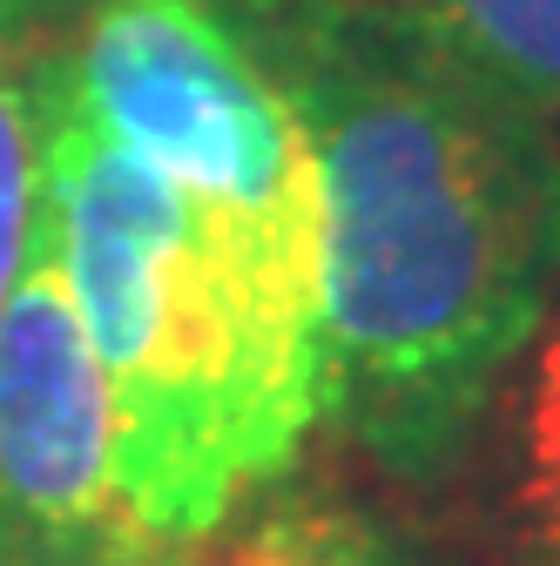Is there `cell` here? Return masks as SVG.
Returning <instances> with one entry per match:
<instances>
[{"label": "cell", "instance_id": "6da1fadb", "mask_svg": "<svg viewBox=\"0 0 560 566\" xmlns=\"http://www.w3.org/2000/svg\"><path fill=\"white\" fill-rule=\"evenodd\" d=\"M324 202V418L385 465H433L533 344L560 276V142L398 21L277 0Z\"/></svg>", "mask_w": 560, "mask_h": 566}, {"label": "cell", "instance_id": "7a4b0ae2", "mask_svg": "<svg viewBox=\"0 0 560 566\" xmlns=\"http://www.w3.org/2000/svg\"><path fill=\"white\" fill-rule=\"evenodd\" d=\"M34 102L41 237L108 391L115 492L156 546L203 539L324 418V237L203 202Z\"/></svg>", "mask_w": 560, "mask_h": 566}, {"label": "cell", "instance_id": "3957f363", "mask_svg": "<svg viewBox=\"0 0 560 566\" xmlns=\"http://www.w3.org/2000/svg\"><path fill=\"white\" fill-rule=\"evenodd\" d=\"M41 88L176 189L324 237L304 115L224 0H82Z\"/></svg>", "mask_w": 560, "mask_h": 566}, {"label": "cell", "instance_id": "277c9868", "mask_svg": "<svg viewBox=\"0 0 560 566\" xmlns=\"http://www.w3.org/2000/svg\"><path fill=\"white\" fill-rule=\"evenodd\" d=\"M108 459V391L61 263L34 250L0 304V566H149Z\"/></svg>", "mask_w": 560, "mask_h": 566}, {"label": "cell", "instance_id": "5b68a950", "mask_svg": "<svg viewBox=\"0 0 560 566\" xmlns=\"http://www.w3.org/2000/svg\"><path fill=\"white\" fill-rule=\"evenodd\" d=\"M466 82L560 128V0H385Z\"/></svg>", "mask_w": 560, "mask_h": 566}, {"label": "cell", "instance_id": "8992f818", "mask_svg": "<svg viewBox=\"0 0 560 566\" xmlns=\"http://www.w3.org/2000/svg\"><path fill=\"white\" fill-rule=\"evenodd\" d=\"M149 566H392L378 533L324 500H277L257 513H230L203 539L163 546Z\"/></svg>", "mask_w": 560, "mask_h": 566}, {"label": "cell", "instance_id": "52a82bcc", "mask_svg": "<svg viewBox=\"0 0 560 566\" xmlns=\"http://www.w3.org/2000/svg\"><path fill=\"white\" fill-rule=\"evenodd\" d=\"M41 230V102L0 48V304Z\"/></svg>", "mask_w": 560, "mask_h": 566}, {"label": "cell", "instance_id": "ba28073f", "mask_svg": "<svg viewBox=\"0 0 560 566\" xmlns=\"http://www.w3.org/2000/svg\"><path fill=\"white\" fill-rule=\"evenodd\" d=\"M520 492L540 539L560 553V276L533 331V385H527V424H520Z\"/></svg>", "mask_w": 560, "mask_h": 566}, {"label": "cell", "instance_id": "9c48e42d", "mask_svg": "<svg viewBox=\"0 0 560 566\" xmlns=\"http://www.w3.org/2000/svg\"><path fill=\"white\" fill-rule=\"evenodd\" d=\"M48 8V0H0V34H14V28H28L34 14Z\"/></svg>", "mask_w": 560, "mask_h": 566}]
</instances>
